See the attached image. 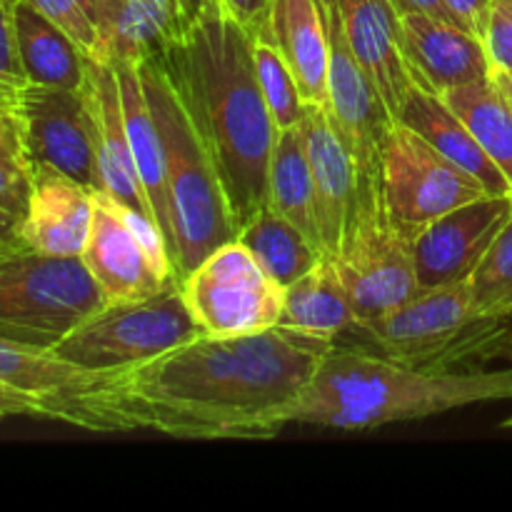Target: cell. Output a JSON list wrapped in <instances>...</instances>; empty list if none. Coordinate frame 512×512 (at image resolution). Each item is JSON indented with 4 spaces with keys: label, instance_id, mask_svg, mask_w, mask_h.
Masks as SVG:
<instances>
[{
    "label": "cell",
    "instance_id": "1",
    "mask_svg": "<svg viewBox=\"0 0 512 512\" xmlns=\"http://www.w3.org/2000/svg\"><path fill=\"white\" fill-rule=\"evenodd\" d=\"M335 343L298 330L198 335L120 370L88 373L43 418L95 433L155 430L180 440L275 438Z\"/></svg>",
    "mask_w": 512,
    "mask_h": 512
},
{
    "label": "cell",
    "instance_id": "2",
    "mask_svg": "<svg viewBox=\"0 0 512 512\" xmlns=\"http://www.w3.org/2000/svg\"><path fill=\"white\" fill-rule=\"evenodd\" d=\"M255 35L218 0H198L183 33L158 55L215 165L235 230L268 205L275 128L258 83Z\"/></svg>",
    "mask_w": 512,
    "mask_h": 512
},
{
    "label": "cell",
    "instance_id": "3",
    "mask_svg": "<svg viewBox=\"0 0 512 512\" xmlns=\"http://www.w3.org/2000/svg\"><path fill=\"white\" fill-rule=\"evenodd\" d=\"M512 400L505 370H420L370 348L335 343L285 420L333 430H373L478 403Z\"/></svg>",
    "mask_w": 512,
    "mask_h": 512
},
{
    "label": "cell",
    "instance_id": "4",
    "mask_svg": "<svg viewBox=\"0 0 512 512\" xmlns=\"http://www.w3.org/2000/svg\"><path fill=\"white\" fill-rule=\"evenodd\" d=\"M140 78L165 148V190L173 228L170 265L183 283L213 250L238 238L215 165L158 58L143 60Z\"/></svg>",
    "mask_w": 512,
    "mask_h": 512
},
{
    "label": "cell",
    "instance_id": "5",
    "mask_svg": "<svg viewBox=\"0 0 512 512\" xmlns=\"http://www.w3.org/2000/svg\"><path fill=\"white\" fill-rule=\"evenodd\" d=\"M348 335L370 350L420 370H478L512 358V313H478L468 280L423 290L400 308L358 323Z\"/></svg>",
    "mask_w": 512,
    "mask_h": 512
},
{
    "label": "cell",
    "instance_id": "6",
    "mask_svg": "<svg viewBox=\"0 0 512 512\" xmlns=\"http://www.w3.org/2000/svg\"><path fill=\"white\" fill-rule=\"evenodd\" d=\"M108 298L80 258L0 248V338L53 350Z\"/></svg>",
    "mask_w": 512,
    "mask_h": 512
},
{
    "label": "cell",
    "instance_id": "7",
    "mask_svg": "<svg viewBox=\"0 0 512 512\" xmlns=\"http://www.w3.org/2000/svg\"><path fill=\"white\" fill-rule=\"evenodd\" d=\"M330 260L343 278L358 323L383 318L420 293L413 240L388 218L380 175L355 178L343 243Z\"/></svg>",
    "mask_w": 512,
    "mask_h": 512
},
{
    "label": "cell",
    "instance_id": "8",
    "mask_svg": "<svg viewBox=\"0 0 512 512\" xmlns=\"http://www.w3.org/2000/svg\"><path fill=\"white\" fill-rule=\"evenodd\" d=\"M203 335L183 285L170 280L160 293L130 303H108L70 330L55 355L88 373L145 363Z\"/></svg>",
    "mask_w": 512,
    "mask_h": 512
},
{
    "label": "cell",
    "instance_id": "9",
    "mask_svg": "<svg viewBox=\"0 0 512 512\" xmlns=\"http://www.w3.org/2000/svg\"><path fill=\"white\" fill-rule=\"evenodd\" d=\"M380 183L388 218L410 240L450 210L490 195L475 175L403 123L390 125L383 140Z\"/></svg>",
    "mask_w": 512,
    "mask_h": 512
},
{
    "label": "cell",
    "instance_id": "10",
    "mask_svg": "<svg viewBox=\"0 0 512 512\" xmlns=\"http://www.w3.org/2000/svg\"><path fill=\"white\" fill-rule=\"evenodd\" d=\"M180 285L208 335L263 333L283 315L285 288L238 238L213 250Z\"/></svg>",
    "mask_w": 512,
    "mask_h": 512
},
{
    "label": "cell",
    "instance_id": "11",
    "mask_svg": "<svg viewBox=\"0 0 512 512\" xmlns=\"http://www.w3.org/2000/svg\"><path fill=\"white\" fill-rule=\"evenodd\" d=\"M80 260L108 303L150 298L175 280L158 230L108 193H95L93 225Z\"/></svg>",
    "mask_w": 512,
    "mask_h": 512
},
{
    "label": "cell",
    "instance_id": "12",
    "mask_svg": "<svg viewBox=\"0 0 512 512\" xmlns=\"http://www.w3.org/2000/svg\"><path fill=\"white\" fill-rule=\"evenodd\" d=\"M30 168H48L100 193L93 123L83 88L23 85L8 105Z\"/></svg>",
    "mask_w": 512,
    "mask_h": 512
},
{
    "label": "cell",
    "instance_id": "13",
    "mask_svg": "<svg viewBox=\"0 0 512 512\" xmlns=\"http://www.w3.org/2000/svg\"><path fill=\"white\" fill-rule=\"evenodd\" d=\"M323 3L325 20H328V100H325V108H328L340 140L353 155L355 178L380 175L383 140L395 120L390 118L373 80L368 78L360 60L350 50L333 0H323Z\"/></svg>",
    "mask_w": 512,
    "mask_h": 512
},
{
    "label": "cell",
    "instance_id": "14",
    "mask_svg": "<svg viewBox=\"0 0 512 512\" xmlns=\"http://www.w3.org/2000/svg\"><path fill=\"white\" fill-rule=\"evenodd\" d=\"M512 215V193L483 198L433 220L413 240V263L420 293L463 283Z\"/></svg>",
    "mask_w": 512,
    "mask_h": 512
},
{
    "label": "cell",
    "instance_id": "15",
    "mask_svg": "<svg viewBox=\"0 0 512 512\" xmlns=\"http://www.w3.org/2000/svg\"><path fill=\"white\" fill-rule=\"evenodd\" d=\"M83 95L90 110V123H93L100 193H108L110 198H115L120 205L133 210L138 218L148 220L158 230L148 195H145L143 183H140L133 148H130L123 98H120V85L113 63L88 58V75H85Z\"/></svg>",
    "mask_w": 512,
    "mask_h": 512
},
{
    "label": "cell",
    "instance_id": "16",
    "mask_svg": "<svg viewBox=\"0 0 512 512\" xmlns=\"http://www.w3.org/2000/svg\"><path fill=\"white\" fill-rule=\"evenodd\" d=\"M400 20L405 63L418 88L445 95L463 85L493 78V63L480 35L423 13L400 15Z\"/></svg>",
    "mask_w": 512,
    "mask_h": 512
},
{
    "label": "cell",
    "instance_id": "17",
    "mask_svg": "<svg viewBox=\"0 0 512 512\" xmlns=\"http://www.w3.org/2000/svg\"><path fill=\"white\" fill-rule=\"evenodd\" d=\"M333 5L350 50L373 80L390 118L398 123L415 85L405 63L400 13L390 0H333Z\"/></svg>",
    "mask_w": 512,
    "mask_h": 512
},
{
    "label": "cell",
    "instance_id": "18",
    "mask_svg": "<svg viewBox=\"0 0 512 512\" xmlns=\"http://www.w3.org/2000/svg\"><path fill=\"white\" fill-rule=\"evenodd\" d=\"M193 0H93L95 60L143 63L158 58L188 25Z\"/></svg>",
    "mask_w": 512,
    "mask_h": 512
},
{
    "label": "cell",
    "instance_id": "19",
    "mask_svg": "<svg viewBox=\"0 0 512 512\" xmlns=\"http://www.w3.org/2000/svg\"><path fill=\"white\" fill-rule=\"evenodd\" d=\"M95 190L48 168H33L28 210L20 218L23 245L53 258H80L93 225Z\"/></svg>",
    "mask_w": 512,
    "mask_h": 512
},
{
    "label": "cell",
    "instance_id": "20",
    "mask_svg": "<svg viewBox=\"0 0 512 512\" xmlns=\"http://www.w3.org/2000/svg\"><path fill=\"white\" fill-rule=\"evenodd\" d=\"M310 175H313L315 218L325 258H333L343 243L345 223L355 200V163L340 140L325 105H310L300 120Z\"/></svg>",
    "mask_w": 512,
    "mask_h": 512
},
{
    "label": "cell",
    "instance_id": "21",
    "mask_svg": "<svg viewBox=\"0 0 512 512\" xmlns=\"http://www.w3.org/2000/svg\"><path fill=\"white\" fill-rule=\"evenodd\" d=\"M265 35L283 53L310 105L328 100V20L323 0H273Z\"/></svg>",
    "mask_w": 512,
    "mask_h": 512
},
{
    "label": "cell",
    "instance_id": "22",
    "mask_svg": "<svg viewBox=\"0 0 512 512\" xmlns=\"http://www.w3.org/2000/svg\"><path fill=\"white\" fill-rule=\"evenodd\" d=\"M398 123L408 125L420 138L428 140L438 153H443L455 165L475 175L490 195L512 193L510 183L500 173L498 165L488 158V153L475 140L468 125L460 120V115L440 95L413 85L403 110H400Z\"/></svg>",
    "mask_w": 512,
    "mask_h": 512
},
{
    "label": "cell",
    "instance_id": "23",
    "mask_svg": "<svg viewBox=\"0 0 512 512\" xmlns=\"http://www.w3.org/2000/svg\"><path fill=\"white\" fill-rule=\"evenodd\" d=\"M113 68L115 75H118L125 125H128L130 148H133L135 165H138L140 183H143L150 210H153L155 225H158V233L170 255V248H173V228H170L168 190H165L163 135H160L155 115L150 110L148 95H145L143 78H140V65L130 63V60H120V63H113Z\"/></svg>",
    "mask_w": 512,
    "mask_h": 512
},
{
    "label": "cell",
    "instance_id": "24",
    "mask_svg": "<svg viewBox=\"0 0 512 512\" xmlns=\"http://www.w3.org/2000/svg\"><path fill=\"white\" fill-rule=\"evenodd\" d=\"M15 43L30 85L80 90L88 75V55L58 23L28 0H15Z\"/></svg>",
    "mask_w": 512,
    "mask_h": 512
},
{
    "label": "cell",
    "instance_id": "25",
    "mask_svg": "<svg viewBox=\"0 0 512 512\" xmlns=\"http://www.w3.org/2000/svg\"><path fill=\"white\" fill-rule=\"evenodd\" d=\"M278 325L330 343H340V338L358 325V315L333 260L323 258L310 273L285 288Z\"/></svg>",
    "mask_w": 512,
    "mask_h": 512
},
{
    "label": "cell",
    "instance_id": "26",
    "mask_svg": "<svg viewBox=\"0 0 512 512\" xmlns=\"http://www.w3.org/2000/svg\"><path fill=\"white\" fill-rule=\"evenodd\" d=\"M268 208L290 220L323 250L315 218L313 175L300 128L278 130L268 168Z\"/></svg>",
    "mask_w": 512,
    "mask_h": 512
},
{
    "label": "cell",
    "instance_id": "27",
    "mask_svg": "<svg viewBox=\"0 0 512 512\" xmlns=\"http://www.w3.org/2000/svg\"><path fill=\"white\" fill-rule=\"evenodd\" d=\"M238 240L253 253L265 273L288 288L325 258L323 250L273 208H260L253 220L238 230Z\"/></svg>",
    "mask_w": 512,
    "mask_h": 512
},
{
    "label": "cell",
    "instance_id": "28",
    "mask_svg": "<svg viewBox=\"0 0 512 512\" xmlns=\"http://www.w3.org/2000/svg\"><path fill=\"white\" fill-rule=\"evenodd\" d=\"M460 115L512 190V98L495 78L440 95Z\"/></svg>",
    "mask_w": 512,
    "mask_h": 512
},
{
    "label": "cell",
    "instance_id": "29",
    "mask_svg": "<svg viewBox=\"0 0 512 512\" xmlns=\"http://www.w3.org/2000/svg\"><path fill=\"white\" fill-rule=\"evenodd\" d=\"M85 375L88 370L75 368L73 363L55 355V350L33 348V345H20L0 338V383L38 398L43 413L48 400L78 385Z\"/></svg>",
    "mask_w": 512,
    "mask_h": 512
},
{
    "label": "cell",
    "instance_id": "30",
    "mask_svg": "<svg viewBox=\"0 0 512 512\" xmlns=\"http://www.w3.org/2000/svg\"><path fill=\"white\" fill-rule=\"evenodd\" d=\"M253 55L260 90H263L265 105H268L275 128H298L300 120L308 113L310 103L303 98V93H300L298 80H295L290 65L285 63L283 53L275 48V43L268 35L260 33L255 35Z\"/></svg>",
    "mask_w": 512,
    "mask_h": 512
},
{
    "label": "cell",
    "instance_id": "31",
    "mask_svg": "<svg viewBox=\"0 0 512 512\" xmlns=\"http://www.w3.org/2000/svg\"><path fill=\"white\" fill-rule=\"evenodd\" d=\"M468 288L478 313H512V215L468 278Z\"/></svg>",
    "mask_w": 512,
    "mask_h": 512
},
{
    "label": "cell",
    "instance_id": "32",
    "mask_svg": "<svg viewBox=\"0 0 512 512\" xmlns=\"http://www.w3.org/2000/svg\"><path fill=\"white\" fill-rule=\"evenodd\" d=\"M30 190H33V168L20 148V140L15 138L0 145V210L13 215L20 223L28 210Z\"/></svg>",
    "mask_w": 512,
    "mask_h": 512
},
{
    "label": "cell",
    "instance_id": "33",
    "mask_svg": "<svg viewBox=\"0 0 512 512\" xmlns=\"http://www.w3.org/2000/svg\"><path fill=\"white\" fill-rule=\"evenodd\" d=\"M28 3L48 15L53 23H58L83 48V53L93 58L95 43H98L93 0H28Z\"/></svg>",
    "mask_w": 512,
    "mask_h": 512
},
{
    "label": "cell",
    "instance_id": "34",
    "mask_svg": "<svg viewBox=\"0 0 512 512\" xmlns=\"http://www.w3.org/2000/svg\"><path fill=\"white\" fill-rule=\"evenodd\" d=\"M485 48H488L493 73H512V0L490 3L488 28H485Z\"/></svg>",
    "mask_w": 512,
    "mask_h": 512
},
{
    "label": "cell",
    "instance_id": "35",
    "mask_svg": "<svg viewBox=\"0 0 512 512\" xmlns=\"http://www.w3.org/2000/svg\"><path fill=\"white\" fill-rule=\"evenodd\" d=\"M0 83L15 90L28 85L15 43V0H0Z\"/></svg>",
    "mask_w": 512,
    "mask_h": 512
},
{
    "label": "cell",
    "instance_id": "36",
    "mask_svg": "<svg viewBox=\"0 0 512 512\" xmlns=\"http://www.w3.org/2000/svg\"><path fill=\"white\" fill-rule=\"evenodd\" d=\"M223 5L225 13L235 20V23L243 25L248 33L260 35L268 28L270 18V5L273 0H218Z\"/></svg>",
    "mask_w": 512,
    "mask_h": 512
},
{
    "label": "cell",
    "instance_id": "37",
    "mask_svg": "<svg viewBox=\"0 0 512 512\" xmlns=\"http://www.w3.org/2000/svg\"><path fill=\"white\" fill-rule=\"evenodd\" d=\"M443 3L448 5L455 23L463 25V28H468L470 33L483 38L485 28H488L490 3H493V0H443Z\"/></svg>",
    "mask_w": 512,
    "mask_h": 512
},
{
    "label": "cell",
    "instance_id": "38",
    "mask_svg": "<svg viewBox=\"0 0 512 512\" xmlns=\"http://www.w3.org/2000/svg\"><path fill=\"white\" fill-rule=\"evenodd\" d=\"M30 415V418H43V405L33 395H25L10 385L0 383V420Z\"/></svg>",
    "mask_w": 512,
    "mask_h": 512
},
{
    "label": "cell",
    "instance_id": "39",
    "mask_svg": "<svg viewBox=\"0 0 512 512\" xmlns=\"http://www.w3.org/2000/svg\"><path fill=\"white\" fill-rule=\"evenodd\" d=\"M395 5L400 15H408V13H423V15H433V18L440 20H450L455 23V18L450 15L448 5L443 0H390Z\"/></svg>",
    "mask_w": 512,
    "mask_h": 512
},
{
    "label": "cell",
    "instance_id": "40",
    "mask_svg": "<svg viewBox=\"0 0 512 512\" xmlns=\"http://www.w3.org/2000/svg\"><path fill=\"white\" fill-rule=\"evenodd\" d=\"M18 225L20 223L13 218V215H8L0 210V248H10V245L23 243L18 235Z\"/></svg>",
    "mask_w": 512,
    "mask_h": 512
},
{
    "label": "cell",
    "instance_id": "41",
    "mask_svg": "<svg viewBox=\"0 0 512 512\" xmlns=\"http://www.w3.org/2000/svg\"><path fill=\"white\" fill-rule=\"evenodd\" d=\"M15 138H18V133H15L13 118H10L8 108L0 103V145L10 143V140H15Z\"/></svg>",
    "mask_w": 512,
    "mask_h": 512
},
{
    "label": "cell",
    "instance_id": "42",
    "mask_svg": "<svg viewBox=\"0 0 512 512\" xmlns=\"http://www.w3.org/2000/svg\"><path fill=\"white\" fill-rule=\"evenodd\" d=\"M493 78L498 80L500 85H503V88H505V93H508L510 98H512V73H498V70H495V73H493Z\"/></svg>",
    "mask_w": 512,
    "mask_h": 512
},
{
    "label": "cell",
    "instance_id": "43",
    "mask_svg": "<svg viewBox=\"0 0 512 512\" xmlns=\"http://www.w3.org/2000/svg\"><path fill=\"white\" fill-rule=\"evenodd\" d=\"M13 95H15V88H10V85L0 83V103H3L5 108H8V105H10V100H13Z\"/></svg>",
    "mask_w": 512,
    "mask_h": 512
},
{
    "label": "cell",
    "instance_id": "44",
    "mask_svg": "<svg viewBox=\"0 0 512 512\" xmlns=\"http://www.w3.org/2000/svg\"><path fill=\"white\" fill-rule=\"evenodd\" d=\"M503 428L512 430V415H510V418H505V420H503Z\"/></svg>",
    "mask_w": 512,
    "mask_h": 512
}]
</instances>
